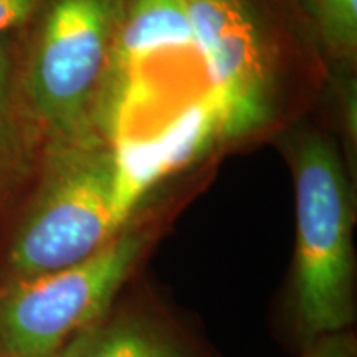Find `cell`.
<instances>
[{
  "label": "cell",
  "instance_id": "cell-1",
  "mask_svg": "<svg viewBox=\"0 0 357 357\" xmlns=\"http://www.w3.org/2000/svg\"><path fill=\"white\" fill-rule=\"evenodd\" d=\"M225 141L312 106L326 63L296 0H184Z\"/></svg>",
  "mask_w": 357,
  "mask_h": 357
},
{
  "label": "cell",
  "instance_id": "cell-2",
  "mask_svg": "<svg viewBox=\"0 0 357 357\" xmlns=\"http://www.w3.org/2000/svg\"><path fill=\"white\" fill-rule=\"evenodd\" d=\"M131 0H43L19 29L17 88L42 141L98 129Z\"/></svg>",
  "mask_w": 357,
  "mask_h": 357
},
{
  "label": "cell",
  "instance_id": "cell-3",
  "mask_svg": "<svg viewBox=\"0 0 357 357\" xmlns=\"http://www.w3.org/2000/svg\"><path fill=\"white\" fill-rule=\"evenodd\" d=\"M35 187L8 247L12 280L78 263L123 229L116 158L100 129L45 139Z\"/></svg>",
  "mask_w": 357,
  "mask_h": 357
},
{
  "label": "cell",
  "instance_id": "cell-4",
  "mask_svg": "<svg viewBox=\"0 0 357 357\" xmlns=\"http://www.w3.org/2000/svg\"><path fill=\"white\" fill-rule=\"evenodd\" d=\"M296 192V301L310 337L352 321V197L337 146L316 128L288 141Z\"/></svg>",
  "mask_w": 357,
  "mask_h": 357
},
{
  "label": "cell",
  "instance_id": "cell-5",
  "mask_svg": "<svg viewBox=\"0 0 357 357\" xmlns=\"http://www.w3.org/2000/svg\"><path fill=\"white\" fill-rule=\"evenodd\" d=\"M144 243L141 231L123 227L82 261L10 280L0 293V354L52 357L73 334L101 319Z\"/></svg>",
  "mask_w": 357,
  "mask_h": 357
},
{
  "label": "cell",
  "instance_id": "cell-6",
  "mask_svg": "<svg viewBox=\"0 0 357 357\" xmlns=\"http://www.w3.org/2000/svg\"><path fill=\"white\" fill-rule=\"evenodd\" d=\"M17 38L19 30L0 35V199L33 176L43 144L17 88Z\"/></svg>",
  "mask_w": 357,
  "mask_h": 357
},
{
  "label": "cell",
  "instance_id": "cell-7",
  "mask_svg": "<svg viewBox=\"0 0 357 357\" xmlns=\"http://www.w3.org/2000/svg\"><path fill=\"white\" fill-rule=\"evenodd\" d=\"M52 357H189L153 324L136 318L98 319Z\"/></svg>",
  "mask_w": 357,
  "mask_h": 357
},
{
  "label": "cell",
  "instance_id": "cell-8",
  "mask_svg": "<svg viewBox=\"0 0 357 357\" xmlns=\"http://www.w3.org/2000/svg\"><path fill=\"white\" fill-rule=\"evenodd\" d=\"M326 66H356L357 0H296Z\"/></svg>",
  "mask_w": 357,
  "mask_h": 357
},
{
  "label": "cell",
  "instance_id": "cell-9",
  "mask_svg": "<svg viewBox=\"0 0 357 357\" xmlns=\"http://www.w3.org/2000/svg\"><path fill=\"white\" fill-rule=\"evenodd\" d=\"M42 3L43 0H0V35L22 29Z\"/></svg>",
  "mask_w": 357,
  "mask_h": 357
},
{
  "label": "cell",
  "instance_id": "cell-10",
  "mask_svg": "<svg viewBox=\"0 0 357 357\" xmlns=\"http://www.w3.org/2000/svg\"><path fill=\"white\" fill-rule=\"evenodd\" d=\"M305 357H356V354L351 339L334 333L324 337L319 344L312 346Z\"/></svg>",
  "mask_w": 357,
  "mask_h": 357
},
{
  "label": "cell",
  "instance_id": "cell-11",
  "mask_svg": "<svg viewBox=\"0 0 357 357\" xmlns=\"http://www.w3.org/2000/svg\"><path fill=\"white\" fill-rule=\"evenodd\" d=\"M0 357H30V356H17V354H0Z\"/></svg>",
  "mask_w": 357,
  "mask_h": 357
}]
</instances>
